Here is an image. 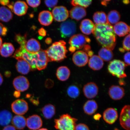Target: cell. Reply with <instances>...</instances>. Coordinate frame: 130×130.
Instances as JSON below:
<instances>
[{"mask_svg":"<svg viewBox=\"0 0 130 130\" xmlns=\"http://www.w3.org/2000/svg\"><path fill=\"white\" fill-rule=\"evenodd\" d=\"M99 55L102 60L107 61L111 60L113 57L111 50L103 47L99 51Z\"/></svg>","mask_w":130,"mask_h":130,"instance_id":"cell-34","label":"cell"},{"mask_svg":"<svg viewBox=\"0 0 130 130\" xmlns=\"http://www.w3.org/2000/svg\"><path fill=\"white\" fill-rule=\"evenodd\" d=\"M18 60L16 68L18 72L23 75H26L31 70L29 63L22 58H16Z\"/></svg>","mask_w":130,"mask_h":130,"instance_id":"cell-18","label":"cell"},{"mask_svg":"<svg viewBox=\"0 0 130 130\" xmlns=\"http://www.w3.org/2000/svg\"><path fill=\"white\" fill-rule=\"evenodd\" d=\"M13 84L16 91L20 92L27 90L30 85L28 79L22 76H18L15 78L13 80Z\"/></svg>","mask_w":130,"mask_h":130,"instance_id":"cell-10","label":"cell"},{"mask_svg":"<svg viewBox=\"0 0 130 130\" xmlns=\"http://www.w3.org/2000/svg\"><path fill=\"white\" fill-rule=\"evenodd\" d=\"M41 110L44 117L47 119L52 118L56 113V108L51 104L45 105L42 108Z\"/></svg>","mask_w":130,"mask_h":130,"instance_id":"cell-32","label":"cell"},{"mask_svg":"<svg viewBox=\"0 0 130 130\" xmlns=\"http://www.w3.org/2000/svg\"><path fill=\"white\" fill-rule=\"evenodd\" d=\"M77 119L66 114L61 115L59 118L55 119V127L59 130H75Z\"/></svg>","mask_w":130,"mask_h":130,"instance_id":"cell-4","label":"cell"},{"mask_svg":"<svg viewBox=\"0 0 130 130\" xmlns=\"http://www.w3.org/2000/svg\"><path fill=\"white\" fill-rule=\"evenodd\" d=\"M5 75L6 77H9L11 75V73L9 71H6L5 73Z\"/></svg>","mask_w":130,"mask_h":130,"instance_id":"cell-49","label":"cell"},{"mask_svg":"<svg viewBox=\"0 0 130 130\" xmlns=\"http://www.w3.org/2000/svg\"><path fill=\"white\" fill-rule=\"evenodd\" d=\"M75 130H89L87 125L83 123H80L76 126Z\"/></svg>","mask_w":130,"mask_h":130,"instance_id":"cell-42","label":"cell"},{"mask_svg":"<svg viewBox=\"0 0 130 130\" xmlns=\"http://www.w3.org/2000/svg\"><path fill=\"white\" fill-rule=\"evenodd\" d=\"M127 65L124 62L120 60H114L110 62L108 69V72L113 76L120 79L126 77L125 72V68Z\"/></svg>","mask_w":130,"mask_h":130,"instance_id":"cell-6","label":"cell"},{"mask_svg":"<svg viewBox=\"0 0 130 130\" xmlns=\"http://www.w3.org/2000/svg\"><path fill=\"white\" fill-rule=\"evenodd\" d=\"M11 109L13 112L17 115H24L28 110V103L24 100L18 99L12 102Z\"/></svg>","mask_w":130,"mask_h":130,"instance_id":"cell-8","label":"cell"},{"mask_svg":"<svg viewBox=\"0 0 130 130\" xmlns=\"http://www.w3.org/2000/svg\"><path fill=\"white\" fill-rule=\"evenodd\" d=\"M3 81H4V79L1 74L0 73V86L3 83Z\"/></svg>","mask_w":130,"mask_h":130,"instance_id":"cell-52","label":"cell"},{"mask_svg":"<svg viewBox=\"0 0 130 130\" xmlns=\"http://www.w3.org/2000/svg\"><path fill=\"white\" fill-rule=\"evenodd\" d=\"M92 1H81L73 0L71 1V4L74 6H79L84 8L88 7L91 4Z\"/></svg>","mask_w":130,"mask_h":130,"instance_id":"cell-37","label":"cell"},{"mask_svg":"<svg viewBox=\"0 0 130 130\" xmlns=\"http://www.w3.org/2000/svg\"><path fill=\"white\" fill-rule=\"evenodd\" d=\"M98 105L95 101L89 100L86 102L84 106V112L87 115H92L97 111Z\"/></svg>","mask_w":130,"mask_h":130,"instance_id":"cell-29","label":"cell"},{"mask_svg":"<svg viewBox=\"0 0 130 130\" xmlns=\"http://www.w3.org/2000/svg\"><path fill=\"white\" fill-rule=\"evenodd\" d=\"M38 32L39 35L41 37H44L46 35V31L43 27L39 29Z\"/></svg>","mask_w":130,"mask_h":130,"instance_id":"cell-44","label":"cell"},{"mask_svg":"<svg viewBox=\"0 0 130 130\" xmlns=\"http://www.w3.org/2000/svg\"><path fill=\"white\" fill-rule=\"evenodd\" d=\"M38 58L36 64V69L41 71L45 69L49 62L45 50H41L37 53Z\"/></svg>","mask_w":130,"mask_h":130,"instance_id":"cell-15","label":"cell"},{"mask_svg":"<svg viewBox=\"0 0 130 130\" xmlns=\"http://www.w3.org/2000/svg\"><path fill=\"white\" fill-rule=\"evenodd\" d=\"M101 117V116L99 114H97L96 115L94 116V118L95 120H99L100 119Z\"/></svg>","mask_w":130,"mask_h":130,"instance_id":"cell-51","label":"cell"},{"mask_svg":"<svg viewBox=\"0 0 130 130\" xmlns=\"http://www.w3.org/2000/svg\"><path fill=\"white\" fill-rule=\"evenodd\" d=\"M66 44L64 41L60 40L53 43L45 50L49 61L60 62L67 57Z\"/></svg>","mask_w":130,"mask_h":130,"instance_id":"cell-3","label":"cell"},{"mask_svg":"<svg viewBox=\"0 0 130 130\" xmlns=\"http://www.w3.org/2000/svg\"><path fill=\"white\" fill-rule=\"evenodd\" d=\"M13 17L12 11L9 8L4 6L0 7V21L7 22L12 20Z\"/></svg>","mask_w":130,"mask_h":130,"instance_id":"cell-31","label":"cell"},{"mask_svg":"<svg viewBox=\"0 0 130 130\" xmlns=\"http://www.w3.org/2000/svg\"><path fill=\"white\" fill-rule=\"evenodd\" d=\"M13 95L14 97L16 98H18L21 95L20 92L16 91H15L14 92Z\"/></svg>","mask_w":130,"mask_h":130,"instance_id":"cell-48","label":"cell"},{"mask_svg":"<svg viewBox=\"0 0 130 130\" xmlns=\"http://www.w3.org/2000/svg\"><path fill=\"white\" fill-rule=\"evenodd\" d=\"M86 15L87 12L85 8L80 6H74L70 11V16L71 19L77 21L81 20Z\"/></svg>","mask_w":130,"mask_h":130,"instance_id":"cell-21","label":"cell"},{"mask_svg":"<svg viewBox=\"0 0 130 130\" xmlns=\"http://www.w3.org/2000/svg\"><path fill=\"white\" fill-rule=\"evenodd\" d=\"M26 125L29 129L37 130L41 127L43 125V121L40 116L34 115L27 118Z\"/></svg>","mask_w":130,"mask_h":130,"instance_id":"cell-14","label":"cell"},{"mask_svg":"<svg viewBox=\"0 0 130 130\" xmlns=\"http://www.w3.org/2000/svg\"><path fill=\"white\" fill-rule=\"evenodd\" d=\"M45 3L46 6L49 8L54 7L57 4L58 1L57 0L55 1H45Z\"/></svg>","mask_w":130,"mask_h":130,"instance_id":"cell-39","label":"cell"},{"mask_svg":"<svg viewBox=\"0 0 130 130\" xmlns=\"http://www.w3.org/2000/svg\"><path fill=\"white\" fill-rule=\"evenodd\" d=\"M68 95L71 98L76 99L79 96L80 91L77 86L71 85L68 87L67 90Z\"/></svg>","mask_w":130,"mask_h":130,"instance_id":"cell-36","label":"cell"},{"mask_svg":"<svg viewBox=\"0 0 130 130\" xmlns=\"http://www.w3.org/2000/svg\"><path fill=\"white\" fill-rule=\"evenodd\" d=\"M61 36L63 38L74 35L76 31V24L72 20H68L62 23L60 27Z\"/></svg>","mask_w":130,"mask_h":130,"instance_id":"cell-7","label":"cell"},{"mask_svg":"<svg viewBox=\"0 0 130 130\" xmlns=\"http://www.w3.org/2000/svg\"><path fill=\"white\" fill-rule=\"evenodd\" d=\"M53 18L57 22L66 21L69 17V11L64 6H58L54 8L52 12Z\"/></svg>","mask_w":130,"mask_h":130,"instance_id":"cell-9","label":"cell"},{"mask_svg":"<svg viewBox=\"0 0 130 130\" xmlns=\"http://www.w3.org/2000/svg\"><path fill=\"white\" fill-rule=\"evenodd\" d=\"M130 108L126 105L122 109L120 117V124L122 127L126 130H130Z\"/></svg>","mask_w":130,"mask_h":130,"instance_id":"cell-11","label":"cell"},{"mask_svg":"<svg viewBox=\"0 0 130 130\" xmlns=\"http://www.w3.org/2000/svg\"><path fill=\"white\" fill-rule=\"evenodd\" d=\"M118 118L117 111L113 108H109L105 110L103 113V118L107 123L113 124L116 121Z\"/></svg>","mask_w":130,"mask_h":130,"instance_id":"cell-17","label":"cell"},{"mask_svg":"<svg viewBox=\"0 0 130 130\" xmlns=\"http://www.w3.org/2000/svg\"><path fill=\"white\" fill-rule=\"evenodd\" d=\"M108 24L112 25L117 23L119 21L121 16L119 12L116 10L110 11L107 16Z\"/></svg>","mask_w":130,"mask_h":130,"instance_id":"cell-35","label":"cell"},{"mask_svg":"<svg viewBox=\"0 0 130 130\" xmlns=\"http://www.w3.org/2000/svg\"><path fill=\"white\" fill-rule=\"evenodd\" d=\"M39 130H48L47 129H45V128H42V129H41Z\"/></svg>","mask_w":130,"mask_h":130,"instance_id":"cell-57","label":"cell"},{"mask_svg":"<svg viewBox=\"0 0 130 130\" xmlns=\"http://www.w3.org/2000/svg\"><path fill=\"white\" fill-rule=\"evenodd\" d=\"M123 3L125 4H128L129 3V1H123Z\"/></svg>","mask_w":130,"mask_h":130,"instance_id":"cell-56","label":"cell"},{"mask_svg":"<svg viewBox=\"0 0 130 130\" xmlns=\"http://www.w3.org/2000/svg\"><path fill=\"white\" fill-rule=\"evenodd\" d=\"M13 3H10V4H9L7 6L11 10V11H12L13 9Z\"/></svg>","mask_w":130,"mask_h":130,"instance_id":"cell-50","label":"cell"},{"mask_svg":"<svg viewBox=\"0 0 130 130\" xmlns=\"http://www.w3.org/2000/svg\"><path fill=\"white\" fill-rule=\"evenodd\" d=\"M3 40L0 37V48L1 47L2 45Z\"/></svg>","mask_w":130,"mask_h":130,"instance_id":"cell-55","label":"cell"},{"mask_svg":"<svg viewBox=\"0 0 130 130\" xmlns=\"http://www.w3.org/2000/svg\"><path fill=\"white\" fill-rule=\"evenodd\" d=\"M123 49L126 51L130 50V35L125 37L123 42Z\"/></svg>","mask_w":130,"mask_h":130,"instance_id":"cell-38","label":"cell"},{"mask_svg":"<svg viewBox=\"0 0 130 130\" xmlns=\"http://www.w3.org/2000/svg\"><path fill=\"white\" fill-rule=\"evenodd\" d=\"M45 43H46L47 44L50 45L52 43V40L51 38H50V37H48V38H47L45 40Z\"/></svg>","mask_w":130,"mask_h":130,"instance_id":"cell-47","label":"cell"},{"mask_svg":"<svg viewBox=\"0 0 130 130\" xmlns=\"http://www.w3.org/2000/svg\"><path fill=\"white\" fill-rule=\"evenodd\" d=\"M83 91L86 98L92 99L96 96L98 93L99 88L95 83L91 82L86 84L84 86Z\"/></svg>","mask_w":130,"mask_h":130,"instance_id":"cell-13","label":"cell"},{"mask_svg":"<svg viewBox=\"0 0 130 130\" xmlns=\"http://www.w3.org/2000/svg\"><path fill=\"white\" fill-rule=\"evenodd\" d=\"M72 60L76 66L82 67L86 66L89 61V56L85 52L78 51L76 52L73 55Z\"/></svg>","mask_w":130,"mask_h":130,"instance_id":"cell-12","label":"cell"},{"mask_svg":"<svg viewBox=\"0 0 130 130\" xmlns=\"http://www.w3.org/2000/svg\"><path fill=\"white\" fill-rule=\"evenodd\" d=\"M115 35L119 37H123L129 34L130 27L127 24L123 22H119L115 24L113 27Z\"/></svg>","mask_w":130,"mask_h":130,"instance_id":"cell-20","label":"cell"},{"mask_svg":"<svg viewBox=\"0 0 130 130\" xmlns=\"http://www.w3.org/2000/svg\"><path fill=\"white\" fill-rule=\"evenodd\" d=\"M12 115L10 112L7 110L0 111V125L6 126L11 122Z\"/></svg>","mask_w":130,"mask_h":130,"instance_id":"cell-30","label":"cell"},{"mask_svg":"<svg viewBox=\"0 0 130 130\" xmlns=\"http://www.w3.org/2000/svg\"><path fill=\"white\" fill-rule=\"evenodd\" d=\"M53 20L52 14L49 11H43L39 14L38 20L42 25L49 26L52 23Z\"/></svg>","mask_w":130,"mask_h":130,"instance_id":"cell-24","label":"cell"},{"mask_svg":"<svg viewBox=\"0 0 130 130\" xmlns=\"http://www.w3.org/2000/svg\"><path fill=\"white\" fill-rule=\"evenodd\" d=\"M0 48L1 56L6 58L12 56L15 50L13 45L9 43H4Z\"/></svg>","mask_w":130,"mask_h":130,"instance_id":"cell-27","label":"cell"},{"mask_svg":"<svg viewBox=\"0 0 130 130\" xmlns=\"http://www.w3.org/2000/svg\"><path fill=\"white\" fill-rule=\"evenodd\" d=\"M130 54L129 52L125 54L124 57V59L125 62L127 66L130 65Z\"/></svg>","mask_w":130,"mask_h":130,"instance_id":"cell-43","label":"cell"},{"mask_svg":"<svg viewBox=\"0 0 130 130\" xmlns=\"http://www.w3.org/2000/svg\"><path fill=\"white\" fill-rule=\"evenodd\" d=\"M93 18L96 25H100L108 23L106 14L104 12H96L94 14Z\"/></svg>","mask_w":130,"mask_h":130,"instance_id":"cell-33","label":"cell"},{"mask_svg":"<svg viewBox=\"0 0 130 130\" xmlns=\"http://www.w3.org/2000/svg\"><path fill=\"white\" fill-rule=\"evenodd\" d=\"M28 6L25 2L18 1L14 3L13 6L12 12L18 16L25 15L27 12Z\"/></svg>","mask_w":130,"mask_h":130,"instance_id":"cell-23","label":"cell"},{"mask_svg":"<svg viewBox=\"0 0 130 130\" xmlns=\"http://www.w3.org/2000/svg\"><path fill=\"white\" fill-rule=\"evenodd\" d=\"M108 94L112 100H121L125 95V91L123 88L117 85H112L110 87Z\"/></svg>","mask_w":130,"mask_h":130,"instance_id":"cell-16","label":"cell"},{"mask_svg":"<svg viewBox=\"0 0 130 130\" xmlns=\"http://www.w3.org/2000/svg\"><path fill=\"white\" fill-rule=\"evenodd\" d=\"M119 84L120 85H125V82L124 81H123V80H122V79H120V80L119 81Z\"/></svg>","mask_w":130,"mask_h":130,"instance_id":"cell-53","label":"cell"},{"mask_svg":"<svg viewBox=\"0 0 130 130\" xmlns=\"http://www.w3.org/2000/svg\"><path fill=\"white\" fill-rule=\"evenodd\" d=\"M98 43L105 47L112 50L116 44V36L113 26L108 23L95 25L92 33Z\"/></svg>","mask_w":130,"mask_h":130,"instance_id":"cell-1","label":"cell"},{"mask_svg":"<svg viewBox=\"0 0 130 130\" xmlns=\"http://www.w3.org/2000/svg\"><path fill=\"white\" fill-rule=\"evenodd\" d=\"M89 66L91 69L95 71H98L103 68L104 65L103 61L99 56L93 55L89 60Z\"/></svg>","mask_w":130,"mask_h":130,"instance_id":"cell-25","label":"cell"},{"mask_svg":"<svg viewBox=\"0 0 130 130\" xmlns=\"http://www.w3.org/2000/svg\"><path fill=\"white\" fill-rule=\"evenodd\" d=\"M27 4L31 7L32 8H36L40 5L41 4V1H27Z\"/></svg>","mask_w":130,"mask_h":130,"instance_id":"cell-40","label":"cell"},{"mask_svg":"<svg viewBox=\"0 0 130 130\" xmlns=\"http://www.w3.org/2000/svg\"><path fill=\"white\" fill-rule=\"evenodd\" d=\"M25 48L29 53L36 54L40 50V42L35 39H30L26 42Z\"/></svg>","mask_w":130,"mask_h":130,"instance_id":"cell-19","label":"cell"},{"mask_svg":"<svg viewBox=\"0 0 130 130\" xmlns=\"http://www.w3.org/2000/svg\"><path fill=\"white\" fill-rule=\"evenodd\" d=\"M3 130H16L13 126L8 125L5 127Z\"/></svg>","mask_w":130,"mask_h":130,"instance_id":"cell-46","label":"cell"},{"mask_svg":"<svg viewBox=\"0 0 130 130\" xmlns=\"http://www.w3.org/2000/svg\"><path fill=\"white\" fill-rule=\"evenodd\" d=\"M12 124L14 127L19 130L23 129L26 125V120L22 115L14 116L12 120Z\"/></svg>","mask_w":130,"mask_h":130,"instance_id":"cell-28","label":"cell"},{"mask_svg":"<svg viewBox=\"0 0 130 130\" xmlns=\"http://www.w3.org/2000/svg\"><path fill=\"white\" fill-rule=\"evenodd\" d=\"M8 31L7 27L4 26L0 22V36H5L7 35Z\"/></svg>","mask_w":130,"mask_h":130,"instance_id":"cell-41","label":"cell"},{"mask_svg":"<svg viewBox=\"0 0 130 130\" xmlns=\"http://www.w3.org/2000/svg\"><path fill=\"white\" fill-rule=\"evenodd\" d=\"M95 25L90 19H85L81 22L80 25V30L83 33L89 35L93 33L95 29Z\"/></svg>","mask_w":130,"mask_h":130,"instance_id":"cell-22","label":"cell"},{"mask_svg":"<svg viewBox=\"0 0 130 130\" xmlns=\"http://www.w3.org/2000/svg\"><path fill=\"white\" fill-rule=\"evenodd\" d=\"M26 35L22 36L20 34L16 35L15 40L20 45V47L16 50L12 57L15 58H22L28 62L30 66L32 71L36 70V64L38 56L37 53L32 54L26 50L25 44L26 42Z\"/></svg>","mask_w":130,"mask_h":130,"instance_id":"cell-2","label":"cell"},{"mask_svg":"<svg viewBox=\"0 0 130 130\" xmlns=\"http://www.w3.org/2000/svg\"><path fill=\"white\" fill-rule=\"evenodd\" d=\"M70 74V71L69 68L66 66H62L57 69L56 76L59 80L64 81L69 79Z\"/></svg>","mask_w":130,"mask_h":130,"instance_id":"cell-26","label":"cell"},{"mask_svg":"<svg viewBox=\"0 0 130 130\" xmlns=\"http://www.w3.org/2000/svg\"><path fill=\"white\" fill-rule=\"evenodd\" d=\"M10 1L8 0H1L0 4L4 6H7L9 4Z\"/></svg>","mask_w":130,"mask_h":130,"instance_id":"cell-45","label":"cell"},{"mask_svg":"<svg viewBox=\"0 0 130 130\" xmlns=\"http://www.w3.org/2000/svg\"><path fill=\"white\" fill-rule=\"evenodd\" d=\"M90 42V39L85 35L81 34L74 35L71 37L69 41V51L71 53H74L76 50L84 48Z\"/></svg>","mask_w":130,"mask_h":130,"instance_id":"cell-5","label":"cell"},{"mask_svg":"<svg viewBox=\"0 0 130 130\" xmlns=\"http://www.w3.org/2000/svg\"><path fill=\"white\" fill-rule=\"evenodd\" d=\"M103 1L102 2V5H105L106 6V5L109 2V1Z\"/></svg>","mask_w":130,"mask_h":130,"instance_id":"cell-54","label":"cell"}]
</instances>
